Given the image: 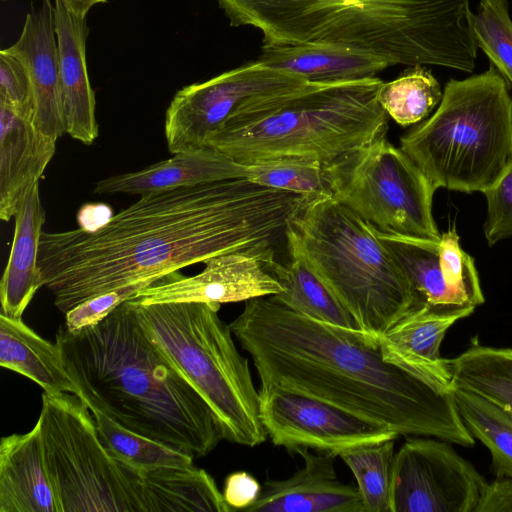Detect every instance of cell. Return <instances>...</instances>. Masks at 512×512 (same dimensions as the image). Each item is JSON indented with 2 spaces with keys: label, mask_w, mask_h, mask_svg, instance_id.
<instances>
[{
  "label": "cell",
  "mask_w": 512,
  "mask_h": 512,
  "mask_svg": "<svg viewBox=\"0 0 512 512\" xmlns=\"http://www.w3.org/2000/svg\"><path fill=\"white\" fill-rule=\"evenodd\" d=\"M314 199L248 178L144 194L94 229L42 232L41 284L66 314L97 295L221 254L246 253L277 267L289 257L291 223Z\"/></svg>",
  "instance_id": "obj_1"
},
{
  "label": "cell",
  "mask_w": 512,
  "mask_h": 512,
  "mask_svg": "<svg viewBox=\"0 0 512 512\" xmlns=\"http://www.w3.org/2000/svg\"><path fill=\"white\" fill-rule=\"evenodd\" d=\"M229 326L261 385L317 397L398 436L475 444L453 386L404 359L382 336L318 321L273 295L246 301Z\"/></svg>",
  "instance_id": "obj_2"
},
{
  "label": "cell",
  "mask_w": 512,
  "mask_h": 512,
  "mask_svg": "<svg viewBox=\"0 0 512 512\" xmlns=\"http://www.w3.org/2000/svg\"><path fill=\"white\" fill-rule=\"evenodd\" d=\"M56 344L88 408L195 458L223 440L210 407L145 335L126 301L97 324L60 328Z\"/></svg>",
  "instance_id": "obj_3"
},
{
  "label": "cell",
  "mask_w": 512,
  "mask_h": 512,
  "mask_svg": "<svg viewBox=\"0 0 512 512\" xmlns=\"http://www.w3.org/2000/svg\"><path fill=\"white\" fill-rule=\"evenodd\" d=\"M216 1L230 26L260 30L262 44L338 46L389 66H475L469 0Z\"/></svg>",
  "instance_id": "obj_4"
},
{
  "label": "cell",
  "mask_w": 512,
  "mask_h": 512,
  "mask_svg": "<svg viewBox=\"0 0 512 512\" xmlns=\"http://www.w3.org/2000/svg\"><path fill=\"white\" fill-rule=\"evenodd\" d=\"M378 77L305 87L253 102L207 138L242 165L297 158L325 166L387 135Z\"/></svg>",
  "instance_id": "obj_5"
},
{
  "label": "cell",
  "mask_w": 512,
  "mask_h": 512,
  "mask_svg": "<svg viewBox=\"0 0 512 512\" xmlns=\"http://www.w3.org/2000/svg\"><path fill=\"white\" fill-rule=\"evenodd\" d=\"M435 190L484 192L512 165L510 84L490 64L444 87L436 111L400 139Z\"/></svg>",
  "instance_id": "obj_6"
},
{
  "label": "cell",
  "mask_w": 512,
  "mask_h": 512,
  "mask_svg": "<svg viewBox=\"0 0 512 512\" xmlns=\"http://www.w3.org/2000/svg\"><path fill=\"white\" fill-rule=\"evenodd\" d=\"M288 245L364 332L383 336L418 306L411 283L373 227L333 197L309 203L291 223Z\"/></svg>",
  "instance_id": "obj_7"
},
{
  "label": "cell",
  "mask_w": 512,
  "mask_h": 512,
  "mask_svg": "<svg viewBox=\"0 0 512 512\" xmlns=\"http://www.w3.org/2000/svg\"><path fill=\"white\" fill-rule=\"evenodd\" d=\"M126 302L145 335L210 407L223 440L248 447L267 440L259 390L218 315L220 304Z\"/></svg>",
  "instance_id": "obj_8"
},
{
  "label": "cell",
  "mask_w": 512,
  "mask_h": 512,
  "mask_svg": "<svg viewBox=\"0 0 512 512\" xmlns=\"http://www.w3.org/2000/svg\"><path fill=\"white\" fill-rule=\"evenodd\" d=\"M75 394L42 395L37 420L60 512H148L139 470L114 458Z\"/></svg>",
  "instance_id": "obj_9"
},
{
  "label": "cell",
  "mask_w": 512,
  "mask_h": 512,
  "mask_svg": "<svg viewBox=\"0 0 512 512\" xmlns=\"http://www.w3.org/2000/svg\"><path fill=\"white\" fill-rule=\"evenodd\" d=\"M327 167L332 196L378 231L439 240L436 191L421 169L384 136Z\"/></svg>",
  "instance_id": "obj_10"
},
{
  "label": "cell",
  "mask_w": 512,
  "mask_h": 512,
  "mask_svg": "<svg viewBox=\"0 0 512 512\" xmlns=\"http://www.w3.org/2000/svg\"><path fill=\"white\" fill-rule=\"evenodd\" d=\"M311 82L263 64L246 62L176 92L166 110L165 138L172 154L207 146L208 136L241 108L297 91Z\"/></svg>",
  "instance_id": "obj_11"
},
{
  "label": "cell",
  "mask_w": 512,
  "mask_h": 512,
  "mask_svg": "<svg viewBox=\"0 0 512 512\" xmlns=\"http://www.w3.org/2000/svg\"><path fill=\"white\" fill-rule=\"evenodd\" d=\"M259 395L268 438L289 453L307 448L337 457L354 446L398 437L384 425L308 394L267 384Z\"/></svg>",
  "instance_id": "obj_12"
},
{
  "label": "cell",
  "mask_w": 512,
  "mask_h": 512,
  "mask_svg": "<svg viewBox=\"0 0 512 512\" xmlns=\"http://www.w3.org/2000/svg\"><path fill=\"white\" fill-rule=\"evenodd\" d=\"M486 483L447 441L408 439L393 459L391 512H475Z\"/></svg>",
  "instance_id": "obj_13"
},
{
  "label": "cell",
  "mask_w": 512,
  "mask_h": 512,
  "mask_svg": "<svg viewBox=\"0 0 512 512\" xmlns=\"http://www.w3.org/2000/svg\"><path fill=\"white\" fill-rule=\"evenodd\" d=\"M373 229L411 283L417 308L462 319L483 304L474 259L461 248L455 227L442 233L439 240Z\"/></svg>",
  "instance_id": "obj_14"
},
{
  "label": "cell",
  "mask_w": 512,
  "mask_h": 512,
  "mask_svg": "<svg viewBox=\"0 0 512 512\" xmlns=\"http://www.w3.org/2000/svg\"><path fill=\"white\" fill-rule=\"evenodd\" d=\"M204 263L205 268L199 274L185 277L173 272L141 289L132 299L140 304H222L277 295L284 291L275 274L278 267L259 257L232 252L214 256Z\"/></svg>",
  "instance_id": "obj_15"
},
{
  "label": "cell",
  "mask_w": 512,
  "mask_h": 512,
  "mask_svg": "<svg viewBox=\"0 0 512 512\" xmlns=\"http://www.w3.org/2000/svg\"><path fill=\"white\" fill-rule=\"evenodd\" d=\"M304 466L285 479H267L247 512H364L357 487L338 480L336 456L303 448Z\"/></svg>",
  "instance_id": "obj_16"
},
{
  "label": "cell",
  "mask_w": 512,
  "mask_h": 512,
  "mask_svg": "<svg viewBox=\"0 0 512 512\" xmlns=\"http://www.w3.org/2000/svg\"><path fill=\"white\" fill-rule=\"evenodd\" d=\"M29 67L35 95L32 124L42 133L58 140L67 133L63 113L54 6L42 0L38 9L27 13L18 40L9 47Z\"/></svg>",
  "instance_id": "obj_17"
},
{
  "label": "cell",
  "mask_w": 512,
  "mask_h": 512,
  "mask_svg": "<svg viewBox=\"0 0 512 512\" xmlns=\"http://www.w3.org/2000/svg\"><path fill=\"white\" fill-rule=\"evenodd\" d=\"M61 98L67 134L85 145L98 137L96 101L87 63L86 18L70 12L61 0L54 3Z\"/></svg>",
  "instance_id": "obj_18"
},
{
  "label": "cell",
  "mask_w": 512,
  "mask_h": 512,
  "mask_svg": "<svg viewBox=\"0 0 512 512\" xmlns=\"http://www.w3.org/2000/svg\"><path fill=\"white\" fill-rule=\"evenodd\" d=\"M56 151V140L0 102V218L15 216L27 191L39 183Z\"/></svg>",
  "instance_id": "obj_19"
},
{
  "label": "cell",
  "mask_w": 512,
  "mask_h": 512,
  "mask_svg": "<svg viewBox=\"0 0 512 512\" xmlns=\"http://www.w3.org/2000/svg\"><path fill=\"white\" fill-rule=\"evenodd\" d=\"M248 170L221 151L206 146L174 154L140 171L97 182V194H138L197 186L226 179L247 178Z\"/></svg>",
  "instance_id": "obj_20"
},
{
  "label": "cell",
  "mask_w": 512,
  "mask_h": 512,
  "mask_svg": "<svg viewBox=\"0 0 512 512\" xmlns=\"http://www.w3.org/2000/svg\"><path fill=\"white\" fill-rule=\"evenodd\" d=\"M0 512H60L43 459L39 425L0 443Z\"/></svg>",
  "instance_id": "obj_21"
},
{
  "label": "cell",
  "mask_w": 512,
  "mask_h": 512,
  "mask_svg": "<svg viewBox=\"0 0 512 512\" xmlns=\"http://www.w3.org/2000/svg\"><path fill=\"white\" fill-rule=\"evenodd\" d=\"M14 217L11 252L0 283V313L21 319L42 286L38 254L46 213L40 198L39 183L27 191Z\"/></svg>",
  "instance_id": "obj_22"
},
{
  "label": "cell",
  "mask_w": 512,
  "mask_h": 512,
  "mask_svg": "<svg viewBox=\"0 0 512 512\" xmlns=\"http://www.w3.org/2000/svg\"><path fill=\"white\" fill-rule=\"evenodd\" d=\"M257 60L313 83L376 77L389 67L378 57L332 45L262 44Z\"/></svg>",
  "instance_id": "obj_23"
},
{
  "label": "cell",
  "mask_w": 512,
  "mask_h": 512,
  "mask_svg": "<svg viewBox=\"0 0 512 512\" xmlns=\"http://www.w3.org/2000/svg\"><path fill=\"white\" fill-rule=\"evenodd\" d=\"M0 365L33 380L47 394H79L64 367L57 344L42 338L22 319H13L1 313Z\"/></svg>",
  "instance_id": "obj_24"
},
{
  "label": "cell",
  "mask_w": 512,
  "mask_h": 512,
  "mask_svg": "<svg viewBox=\"0 0 512 512\" xmlns=\"http://www.w3.org/2000/svg\"><path fill=\"white\" fill-rule=\"evenodd\" d=\"M148 512H231L215 480L204 469L151 467L139 470Z\"/></svg>",
  "instance_id": "obj_25"
},
{
  "label": "cell",
  "mask_w": 512,
  "mask_h": 512,
  "mask_svg": "<svg viewBox=\"0 0 512 512\" xmlns=\"http://www.w3.org/2000/svg\"><path fill=\"white\" fill-rule=\"evenodd\" d=\"M459 319L419 307L399 320L382 337L404 359L452 385L447 359L441 357L440 346L446 331Z\"/></svg>",
  "instance_id": "obj_26"
},
{
  "label": "cell",
  "mask_w": 512,
  "mask_h": 512,
  "mask_svg": "<svg viewBox=\"0 0 512 512\" xmlns=\"http://www.w3.org/2000/svg\"><path fill=\"white\" fill-rule=\"evenodd\" d=\"M289 260L276 269L284 291L273 295L289 308L321 322L360 329L304 257L289 246Z\"/></svg>",
  "instance_id": "obj_27"
},
{
  "label": "cell",
  "mask_w": 512,
  "mask_h": 512,
  "mask_svg": "<svg viewBox=\"0 0 512 512\" xmlns=\"http://www.w3.org/2000/svg\"><path fill=\"white\" fill-rule=\"evenodd\" d=\"M453 387L476 393L512 413V348L473 345L447 359Z\"/></svg>",
  "instance_id": "obj_28"
},
{
  "label": "cell",
  "mask_w": 512,
  "mask_h": 512,
  "mask_svg": "<svg viewBox=\"0 0 512 512\" xmlns=\"http://www.w3.org/2000/svg\"><path fill=\"white\" fill-rule=\"evenodd\" d=\"M453 395L464 425L491 452L497 475L512 478V413L470 391L453 387Z\"/></svg>",
  "instance_id": "obj_29"
},
{
  "label": "cell",
  "mask_w": 512,
  "mask_h": 512,
  "mask_svg": "<svg viewBox=\"0 0 512 512\" xmlns=\"http://www.w3.org/2000/svg\"><path fill=\"white\" fill-rule=\"evenodd\" d=\"M89 410L103 445L114 458L127 466L141 470L194 465L192 454L132 432L95 408Z\"/></svg>",
  "instance_id": "obj_30"
},
{
  "label": "cell",
  "mask_w": 512,
  "mask_h": 512,
  "mask_svg": "<svg viewBox=\"0 0 512 512\" xmlns=\"http://www.w3.org/2000/svg\"><path fill=\"white\" fill-rule=\"evenodd\" d=\"M442 96L441 85L424 65L410 66L396 79L383 81L378 91L381 107L402 127L426 119Z\"/></svg>",
  "instance_id": "obj_31"
},
{
  "label": "cell",
  "mask_w": 512,
  "mask_h": 512,
  "mask_svg": "<svg viewBox=\"0 0 512 512\" xmlns=\"http://www.w3.org/2000/svg\"><path fill=\"white\" fill-rule=\"evenodd\" d=\"M395 440L361 444L338 454L356 479L364 512H391Z\"/></svg>",
  "instance_id": "obj_32"
},
{
  "label": "cell",
  "mask_w": 512,
  "mask_h": 512,
  "mask_svg": "<svg viewBox=\"0 0 512 512\" xmlns=\"http://www.w3.org/2000/svg\"><path fill=\"white\" fill-rule=\"evenodd\" d=\"M246 166L247 178L259 185L313 198L332 196L327 167L319 162L279 158Z\"/></svg>",
  "instance_id": "obj_33"
},
{
  "label": "cell",
  "mask_w": 512,
  "mask_h": 512,
  "mask_svg": "<svg viewBox=\"0 0 512 512\" xmlns=\"http://www.w3.org/2000/svg\"><path fill=\"white\" fill-rule=\"evenodd\" d=\"M480 48L497 71L512 84V19L507 0H480L473 14Z\"/></svg>",
  "instance_id": "obj_34"
},
{
  "label": "cell",
  "mask_w": 512,
  "mask_h": 512,
  "mask_svg": "<svg viewBox=\"0 0 512 512\" xmlns=\"http://www.w3.org/2000/svg\"><path fill=\"white\" fill-rule=\"evenodd\" d=\"M0 102L32 122L35 95L28 65L9 48L0 51Z\"/></svg>",
  "instance_id": "obj_35"
},
{
  "label": "cell",
  "mask_w": 512,
  "mask_h": 512,
  "mask_svg": "<svg viewBox=\"0 0 512 512\" xmlns=\"http://www.w3.org/2000/svg\"><path fill=\"white\" fill-rule=\"evenodd\" d=\"M156 281L143 279L84 301L65 314V327L69 331H78L99 323L123 302L134 298L141 289Z\"/></svg>",
  "instance_id": "obj_36"
},
{
  "label": "cell",
  "mask_w": 512,
  "mask_h": 512,
  "mask_svg": "<svg viewBox=\"0 0 512 512\" xmlns=\"http://www.w3.org/2000/svg\"><path fill=\"white\" fill-rule=\"evenodd\" d=\"M487 203L484 236L489 246L512 237V165L483 192Z\"/></svg>",
  "instance_id": "obj_37"
},
{
  "label": "cell",
  "mask_w": 512,
  "mask_h": 512,
  "mask_svg": "<svg viewBox=\"0 0 512 512\" xmlns=\"http://www.w3.org/2000/svg\"><path fill=\"white\" fill-rule=\"evenodd\" d=\"M261 484L246 471L229 474L224 483L223 497L228 506L234 510L246 511L253 505L261 492Z\"/></svg>",
  "instance_id": "obj_38"
},
{
  "label": "cell",
  "mask_w": 512,
  "mask_h": 512,
  "mask_svg": "<svg viewBox=\"0 0 512 512\" xmlns=\"http://www.w3.org/2000/svg\"><path fill=\"white\" fill-rule=\"evenodd\" d=\"M475 512H512V478L497 476L486 483Z\"/></svg>",
  "instance_id": "obj_39"
},
{
  "label": "cell",
  "mask_w": 512,
  "mask_h": 512,
  "mask_svg": "<svg viewBox=\"0 0 512 512\" xmlns=\"http://www.w3.org/2000/svg\"><path fill=\"white\" fill-rule=\"evenodd\" d=\"M67 9L78 17L86 18L89 10L96 4L106 3L108 0H61Z\"/></svg>",
  "instance_id": "obj_40"
},
{
  "label": "cell",
  "mask_w": 512,
  "mask_h": 512,
  "mask_svg": "<svg viewBox=\"0 0 512 512\" xmlns=\"http://www.w3.org/2000/svg\"><path fill=\"white\" fill-rule=\"evenodd\" d=\"M3 1H7V0H3Z\"/></svg>",
  "instance_id": "obj_41"
}]
</instances>
